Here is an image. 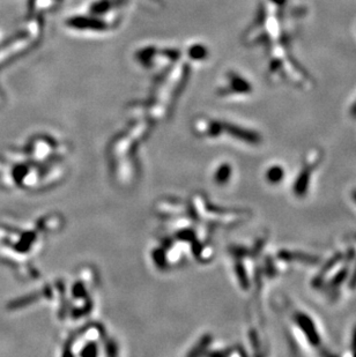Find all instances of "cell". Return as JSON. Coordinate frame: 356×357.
<instances>
[{
	"label": "cell",
	"mask_w": 356,
	"mask_h": 357,
	"mask_svg": "<svg viewBox=\"0 0 356 357\" xmlns=\"http://www.w3.org/2000/svg\"><path fill=\"white\" fill-rule=\"evenodd\" d=\"M294 321L300 327L302 333L307 338L309 344L314 347H319L322 344L321 335H319L317 331V326H316L314 320L310 316L305 315L303 312H296L294 315Z\"/></svg>",
	"instance_id": "6da1fadb"
},
{
	"label": "cell",
	"mask_w": 356,
	"mask_h": 357,
	"mask_svg": "<svg viewBox=\"0 0 356 357\" xmlns=\"http://www.w3.org/2000/svg\"><path fill=\"white\" fill-rule=\"evenodd\" d=\"M311 173H312L311 168L303 166V169H302L301 173L298 174V176L296 177L295 183L293 185L294 194L296 195V197L302 198L308 193L309 186H310Z\"/></svg>",
	"instance_id": "7a4b0ae2"
},
{
	"label": "cell",
	"mask_w": 356,
	"mask_h": 357,
	"mask_svg": "<svg viewBox=\"0 0 356 357\" xmlns=\"http://www.w3.org/2000/svg\"><path fill=\"white\" fill-rule=\"evenodd\" d=\"M279 259L283 260V262H301V263H309L315 264L318 262V258L315 256L307 255V253L302 252H295V251H288V250H281L278 253Z\"/></svg>",
	"instance_id": "3957f363"
},
{
	"label": "cell",
	"mask_w": 356,
	"mask_h": 357,
	"mask_svg": "<svg viewBox=\"0 0 356 357\" xmlns=\"http://www.w3.org/2000/svg\"><path fill=\"white\" fill-rule=\"evenodd\" d=\"M285 178V169L281 166H273L266 171V179L269 184H280Z\"/></svg>",
	"instance_id": "277c9868"
},
{
	"label": "cell",
	"mask_w": 356,
	"mask_h": 357,
	"mask_svg": "<svg viewBox=\"0 0 356 357\" xmlns=\"http://www.w3.org/2000/svg\"><path fill=\"white\" fill-rule=\"evenodd\" d=\"M347 276H348V269H347V268L341 269L340 272L338 273V274H336V275H334V277L332 278V280H331V282H330V287L338 288V287H339V285H341V283H343V282H344L345 280H346Z\"/></svg>",
	"instance_id": "5b68a950"
},
{
	"label": "cell",
	"mask_w": 356,
	"mask_h": 357,
	"mask_svg": "<svg viewBox=\"0 0 356 357\" xmlns=\"http://www.w3.org/2000/svg\"><path fill=\"white\" fill-rule=\"evenodd\" d=\"M352 349H353L354 354L356 355V326L354 327L353 333H352Z\"/></svg>",
	"instance_id": "8992f818"
},
{
	"label": "cell",
	"mask_w": 356,
	"mask_h": 357,
	"mask_svg": "<svg viewBox=\"0 0 356 357\" xmlns=\"http://www.w3.org/2000/svg\"><path fill=\"white\" fill-rule=\"evenodd\" d=\"M350 285H351V288H356V266H355V269L353 270V274H352Z\"/></svg>",
	"instance_id": "52a82bcc"
},
{
	"label": "cell",
	"mask_w": 356,
	"mask_h": 357,
	"mask_svg": "<svg viewBox=\"0 0 356 357\" xmlns=\"http://www.w3.org/2000/svg\"><path fill=\"white\" fill-rule=\"evenodd\" d=\"M352 198H353L354 202L356 203V190H354L353 192H352Z\"/></svg>",
	"instance_id": "ba28073f"
},
{
	"label": "cell",
	"mask_w": 356,
	"mask_h": 357,
	"mask_svg": "<svg viewBox=\"0 0 356 357\" xmlns=\"http://www.w3.org/2000/svg\"><path fill=\"white\" fill-rule=\"evenodd\" d=\"M352 112H353V113H354V115L356 116V104L354 105V108H353V111H352Z\"/></svg>",
	"instance_id": "9c48e42d"
}]
</instances>
